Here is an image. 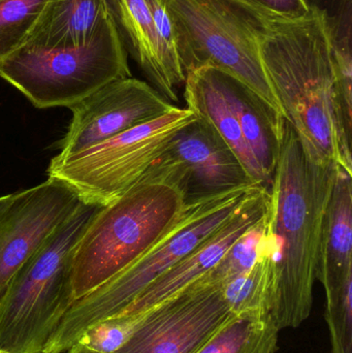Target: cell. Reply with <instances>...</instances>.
<instances>
[{
	"label": "cell",
	"instance_id": "cell-1",
	"mask_svg": "<svg viewBox=\"0 0 352 353\" xmlns=\"http://www.w3.org/2000/svg\"><path fill=\"white\" fill-rule=\"evenodd\" d=\"M339 165L310 161L289 121L270 187L274 234L270 315L279 331L311 314L324 214Z\"/></svg>",
	"mask_w": 352,
	"mask_h": 353
},
{
	"label": "cell",
	"instance_id": "cell-2",
	"mask_svg": "<svg viewBox=\"0 0 352 353\" xmlns=\"http://www.w3.org/2000/svg\"><path fill=\"white\" fill-rule=\"evenodd\" d=\"M260 58L285 119L310 161L341 167L334 105V70L322 16L312 8L300 20L271 19Z\"/></svg>",
	"mask_w": 352,
	"mask_h": 353
},
{
	"label": "cell",
	"instance_id": "cell-3",
	"mask_svg": "<svg viewBox=\"0 0 352 353\" xmlns=\"http://www.w3.org/2000/svg\"><path fill=\"white\" fill-rule=\"evenodd\" d=\"M256 186L186 203L176 223L140 259L72 305L43 353L65 352L93 325L119 314L151 283L221 228Z\"/></svg>",
	"mask_w": 352,
	"mask_h": 353
},
{
	"label": "cell",
	"instance_id": "cell-4",
	"mask_svg": "<svg viewBox=\"0 0 352 353\" xmlns=\"http://www.w3.org/2000/svg\"><path fill=\"white\" fill-rule=\"evenodd\" d=\"M101 207L82 201L14 274L0 299V352L43 353L74 303V249Z\"/></svg>",
	"mask_w": 352,
	"mask_h": 353
},
{
	"label": "cell",
	"instance_id": "cell-5",
	"mask_svg": "<svg viewBox=\"0 0 352 353\" xmlns=\"http://www.w3.org/2000/svg\"><path fill=\"white\" fill-rule=\"evenodd\" d=\"M186 201L173 185L141 179L101 205L74 249V302L96 290L146 253L183 213Z\"/></svg>",
	"mask_w": 352,
	"mask_h": 353
},
{
	"label": "cell",
	"instance_id": "cell-6",
	"mask_svg": "<svg viewBox=\"0 0 352 353\" xmlns=\"http://www.w3.org/2000/svg\"><path fill=\"white\" fill-rule=\"evenodd\" d=\"M184 76L204 66L233 74L283 114L260 58L270 17L241 0H163ZM285 117V116H284Z\"/></svg>",
	"mask_w": 352,
	"mask_h": 353
},
{
	"label": "cell",
	"instance_id": "cell-7",
	"mask_svg": "<svg viewBox=\"0 0 352 353\" xmlns=\"http://www.w3.org/2000/svg\"><path fill=\"white\" fill-rule=\"evenodd\" d=\"M127 56L110 16L83 45L23 46L0 62V78L37 109H70L105 85L130 78Z\"/></svg>",
	"mask_w": 352,
	"mask_h": 353
},
{
	"label": "cell",
	"instance_id": "cell-8",
	"mask_svg": "<svg viewBox=\"0 0 352 353\" xmlns=\"http://www.w3.org/2000/svg\"><path fill=\"white\" fill-rule=\"evenodd\" d=\"M196 118L176 105L70 159H52L48 176L65 183L84 203L107 205L140 182L174 134Z\"/></svg>",
	"mask_w": 352,
	"mask_h": 353
},
{
	"label": "cell",
	"instance_id": "cell-9",
	"mask_svg": "<svg viewBox=\"0 0 352 353\" xmlns=\"http://www.w3.org/2000/svg\"><path fill=\"white\" fill-rule=\"evenodd\" d=\"M143 176L173 185L186 203L258 185L218 132L200 117L174 134Z\"/></svg>",
	"mask_w": 352,
	"mask_h": 353
},
{
	"label": "cell",
	"instance_id": "cell-10",
	"mask_svg": "<svg viewBox=\"0 0 352 353\" xmlns=\"http://www.w3.org/2000/svg\"><path fill=\"white\" fill-rule=\"evenodd\" d=\"M234 316L221 286L198 279L142 315L116 353H196Z\"/></svg>",
	"mask_w": 352,
	"mask_h": 353
},
{
	"label": "cell",
	"instance_id": "cell-11",
	"mask_svg": "<svg viewBox=\"0 0 352 353\" xmlns=\"http://www.w3.org/2000/svg\"><path fill=\"white\" fill-rule=\"evenodd\" d=\"M175 107L148 83L132 77L113 81L70 108L72 121L54 159H70Z\"/></svg>",
	"mask_w": 352,
	"mask_h": 353
},
{
	"label": "cell",
	"instance_id": "cell-12",
	"mask_svg": "<svg viewBox=\"0 0 352 353\" xmlns=\"http://www.w3.org/2000/svg\"><path fill=\"white\" fill-rule=\"evenodd\" d=\"M81 203L70 187L53 178L0 197V299L25 261Z\"/></svg>",
	"mask_w": 352,
	"mask_h": 353
},
{
	"label": "cell",
	"instance_id": "cell-13",
	"mask_svg": "<svg viewBox=\"0 0 352 353\" xmlns=\"http://www.w3.org/2000/svg\"><path fill=\"white\" fill-rule=\"evenodd\" d=\"M120 39L154 88L167 101H178L185 76L178 56L159 33L147 0H105Z\"/></svg>",
	"mask_w": 352,
	"mask_h": 353
},
{
	"label": "cell",
	"instance_id": "cell-14",
	"mask_svg": "<svg viewBox=\"0 0 352 353\" xmlns=\"http://www.w3.org/2000/svg\"><path fill=\"white\" fill-rule=\"evenodd\" d=\"M316 279L324 286L326 304L352 279V174L340 165L322 223Z\"/></svg>",
	"mask_w": 352,
	"mask_h": 353
},
{
	"label": "cell",
	"instance_id": "cell-15",
	"mask_svg": "<svg viewBox=\"0 0 352 353\" xmlns=\"http://www.w3.org/2000/svg\"><path fill=\"white\" fill-rule=\"evenodd\" d=\"M184 99L188 110L209 122L218 132L253 183L270 189L260 163L244 139L237 113L221 83L218 68L204 66L186 74Z\"/></svg>",
	"mask_w": 352,
	"mask_h": 353
},
{
	"label": "cell",
	"instance_id": "cell-16",
	"mask_svg": "<svg viewBox=\"0 0 352 353\" xmlns=\"http://www.w3.org/2000/svg\"><path fill=\"white\" fill-rule=\"evenodd\" d=\"M219 72L229 103L237 113L244 139L271 187L287 119L245 83L225 70Z\"/></svg>",
	"mask_w": 352,
	"mask_h": 353
},
{
	"label": "cell",
	"instance_id": "cell-17",
	"mask_svg": "<svg viewBox=\"0 0 352 353\" xmlns=\"http://www.w3.org/2000/svg\"><path fill=\"white\" fill-rule=\"evenodd\" d=\"M110 16L105 0H49L26 45H83Z\"/></svg>",
	"mask_w": 352,
	"mask_h": 353
},
{
	"label": "cell",
	"instance_id": "cell-18",
	"mask_svg": "<svg viewBox=\"0 0 352 353\" xmlns=\"http://www.w3.org/2000/svg\"><path fill=\"white\" fill-rule=\"evenodd\" d=\"M279 332L270 314L235 315L196 353H276Z\"/></svg>",
	"mask_w": 352,
	"mask_h": 353
},
{
	"label": "cell",
	"instance_id": "cell-19",
	"mask_svg": "<svg viewBox=\"0 0 352 353\" xmlns=\"http://www.w3.org/2000/svg\"><path fill=\"white\" fill-rule=\"evenodd\" d=\"M274 247L275 238H273L272 243L250 271L221 286L223 296L234 314L247 316L270 314Z\"/></svg>",
	"mask_w": 352,
	"mask_h": 353
},
{
	"label": "cell",
	"instance_id": "cell-20",
	"mask_svg": "<svg viewBox=\"0 0 352 353\" xmlns=\"http://www.w3.org/2000/svg\"><path fill=\"white\" fill-rule=\"evenodd\" d=\"M322 16L335 74L352 77V0H308Z\"/></svg>",
	"mask_w": 352,
	"mask_h": 353
},
{
	"label": "cell",
	"instance_id": "cell-21",
	"mask_svg": "<svg viewBox=\"0 0 352 353\" xmlns=\"http://www.w3.org/2000/svg\"><path fill=\"white\" fill-rule=\"evenodd\" d=\"M49 0L0 1V62L26 45Z\"/></svg>",
	"mask_w": 352,
	"mask_h": 353
},
{
	"label": "cell",
	"instance_id": "cell-22",
	"mask_svg": "<svg viewBox=\"0 0 352 353\" xmlns=\"http://www.w3.org/2000/svg\"><path fill=\"white\" fill-rule=\"evenodd\" d=\"M142 316H114L93 325L76 343L101 353H116L130 339Z\"/></svg>",
	"mask_w": 352,
	"mask_h": 353
},
{
	"label": "cell",
	"instance_id": "cell-23",
	"mask_svg": "<svg viewBox=\"0 0 352 353\" xmlns=\"http://www.w3.org/2000/svg\"><path fill=\"white\" fill-rule=\"evenodd\" d=\"M324 317L332 353H352V279L332 303L326 304Z\"/></svg>",
	"mask_w": 352,
	"mask_h": 353
},
{
	"label": "cell",
	"instance_id": "cell-24",
	"mask_svg": "<svg viewBox=\"0 0 352 353\" xmlns=\"http://www.w3.org/2000/svg\"><path fill=\"white\" fill-rule=\"evenodd\" d=\"M270 18L300 20L311 12L308 0H241Z\"/></svg>",
	"mask_w": 352,
	"mask_h": 353
},
{
	"label": "cell",
	"instance_id": "cell-25",
	"mask_svg": "<svg viewBox=\"0 0 352 353\" xmlns=\"http://www.w3.org/2000/svg\"><path fill=\"white\" fill-rule=\"evenodd\" d=\"M63 353H101L94 352V350H90V348L86 347V346L83 345L81 343H76L74 345H72L70 350H66L65 352Z\"/></svg>",
	"mask_w": 352,
	"mask_h": 353
},
{
	"label": "cell",
	"instance_id": "cell-26",
	"mask_svg": "<svg viewBox=\"0 0 352 353\" xmlns=\"http://www.w3.org/2000/svg\"><path fill=\"white\" fill-rule=\"evenodd\" d=\"M0 353H6V352H0Z\"/></svg>",
	"mask_w": 352,
	"mask_h": 353
},
{
	"label": "cell",
	"instance_id": "cell-27",
	"mask_svg": "<svg viewBox=\"0 0 352 353\" xmlns=\"http://www.w3.org/2000/svg\"><path fill=\"white\" fill-rule=\"evenodd\" d=\"M0 1H2V0H0Z\"/></svg>",
	"mask_w": 352,
	"mask_h": 353
}]
</instances>
